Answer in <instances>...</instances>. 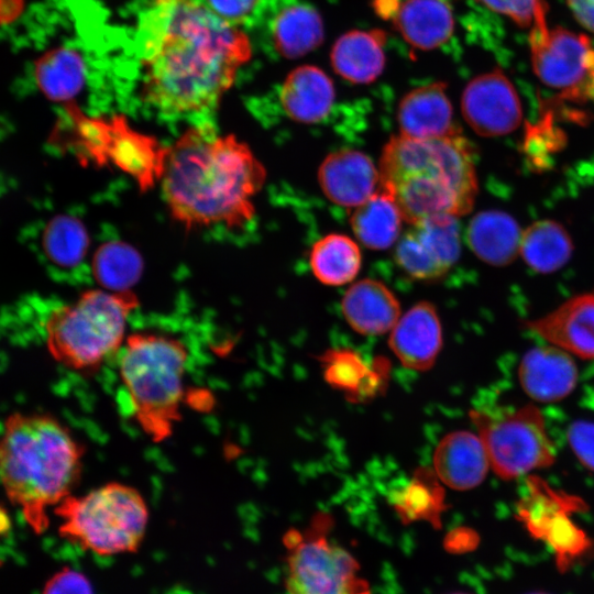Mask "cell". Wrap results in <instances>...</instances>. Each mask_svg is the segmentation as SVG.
<instances>
[{"mask_svg":"<svg viewBox=\"0 0 594 594\" xmlns=\"http://www.w3.org/2000/svg\"><path fill=\"white\" fill-rule=\"evenodd\" d=\"M135 47L144 101L164 114L215 108L252 55L248 35L206 0H148Z\"/></svg>","mask_w":594,"mask_h":594,"instance_id":"obj_1","label":"cell"},{"mask_svg":"<svg viewBox=\"0 0 594 594\" xmlns=\"http://www.w3.org/2000/svg\"><path fill=\"white\" fill-rule=\"evenodd\" d=\"M266 170L234 134L190 128L167 148L162 189L174 221L186 230L242 229L255 216Z\"/></svg>","mask_w":594,"mask_h":594,"instance_id":"obj_2","label":"cell"},{"mask_svg":"<svg viewBox=\"0 0 594 594\" xmlns=\"http://www.w3.org/2000/svg\"><path fill=\"white\" fill-rule=\"evenodd\" d=\"M85 447L56 417L12 413L0 435V482L36 534L48 527L47 510L78 483Z\"/></svg>","mask_w":594,"mask_h":594,"instance_id":"obj_3","label":"cell"},{"mask_svg":"<svg viewBox=\"0 0 594 594\" xmlns=\"http://www.w3.org/2000/svg\"><path fill=\"white\" fill-rule=\"evenodd\" d=\"M381 188L409 224L471 211L479 191L474 150L461 132L437 139L392 136L378 165Z\"/></svg>","mask_w":594,"mask_h":594,"instance_id":"obj_4","label":"cell"},{"mask_svg":"<svg viewBox=\"0 0 594 594\" xmlns=\"http://www.w3.org/2000/svg\"><path fill=\"white\" fill-rule=\"evenodd\" d=\"M120 352L119 375L133 418L151 441L162 443L182 419L189 351L175 337L138 331L127 336Z\"/></svg>","mask_w":594,"mask_h":594,"instance_id":"obj_5","label":"cell"},{"mask_svg":"<svg viewBox=\"0 0 594 594\" xmlns=\"http://www.w3.org/2000/svg\"><path fill=\"white\" fill-rule=\"evenodd\" d=\"M139 306L131 290L89 289L54 309L45 322L52 358L84 375L97 373L127 339L129 316Z\"/></svg>","mask_w":594,"mask_h":594,"instance_id":"obj_6","label":"cell"},{"mask_svg":"<svg viewBox=\"0 0 594 594\" xmlns=\"http://www.w3.org/2000/svg\"><path fill=\"white\" fill-rule=\"evenodd\" d=\"M54 514L61 519L63 538L101 557L135 552L150 517L141 492L121 482H108L80 496L72 494Z\"/></svg>","mask_w":594,"mask_h":594,"instance_id":"obj_7","label":"cell"},{"mask_svg":"<svg viewBox=\"0 0 594 594\" xmlns=\"http://www.w3.org/2000/svg\"><path fill=\"white\" fill-rule=\"evenodd\" d=\"M471 417L490 468L501 479H517L554 462V446L537 407L475 410Z\"/></svg>","mask_w":594,"mask_h":594,"instance_id":"obj_8","label":"cell"},{"mask_svg":"<svg viewBox=\"0 0 594 594\" xmlns=\"http://www.w3.org/2000/svg\"><path fill=\"white\" fill-rule=\"evenodd\" d=\"M547 6L542 0L535 13L529 34L531 65L535 75L549 88L572 101L588 99L594 72V47L584 34L562 26L549 28Z\"/></svg>","mask_w":594,"mask_h":594,"instance_id":"obj_9","label":"cell"},{"mask_svg":"<svg viewBox=\"0 0 594 594\" xmlns=\"http://www.w3.org/2000/svg\"><path fill=\"white\" fill-rule=\"evenodd\" d=\"M287 594H367L358 563L323 537H287Z\"/></svg>","mask_w":594,"mask_h":594,"instance_id":"obj_10","label":"cell"},{"mask_svg":"<svg viewBox=\"0 0 594 594\" xmlns=\"http://www.w3.org/2000/svg\"><path fill=\"white\" fill-rule=\"evenodd\" d=\"M410 226L396 242L394 258L397 265L418 280L443 277L460 256L458 218L437 216Z\"/></svg>","mask_w":594,"mask_h":594,"instance_id":"obj_11","label":"cell"},{"mask_svg":"<svg viewBox=\"0 0 594 594\" xmlns=\"http://www.w3.org/2000/svg\"><path fill=\"white\" fill-rule=\"evenodd\" d=\"M461 110L471 129L482 136H501L522 121L519 96L506 75L494 69L473 78L464 88Z\"/></svg>","mask_w":594,"mask_h":594,"instance_id":"obj_12","label":"cell"},{"mask_svg":"<svg viewBox=\"0 0 594 594\" xmlns=\"http://www.w3.org/2000/svg\"><path fill=\"white\" fill-rule=\"evenodd\" d=\"M547 343L571 355L594 359V292L575 295L544 316L527 322Z\"/></svg>","mask_w":594,"mask_h":594,"instance_id":"obj_13","label":"cell"},{"mask_svg":"<svg viewBox=\"0 0 594 594\" xmlns=\"http://www.w3.org/2000/svg\"><path fill=\"white\" fill-rule=\"evenodd\" d=\"M167 148L134 131L121 117L105 119L101 158L111 160L144 189L161 179Z\"/></svg>","mask_w":594,"mask_h":594,"instance_id":"obj_14","label":"cell"},{"mask_svg":"<svg viewBox=\"0 0 594 594\" xmlns=\"http://www.w3.org/2000/svg\"><path fill=\"white\" fill-rule=\"evenodd\" d=\"M318 180L326 197L343 207H358L381 188L378 168L366 154L351 148L329 154Z\"/></svg>","mask_w":594,"mask_h":594,"instance_id":"obj_15","label":"cell"},{"mask_svg":"<svg viewBox=\"0 0 594 594\" xmlns=\"http://www.w3.org/2000/svg\"><path fill=\"white\" fill-rule=\"evenodd\" d=\"M389 346L405 367L429 370L442 348L441 322L435 306L420 301L403 315L392 329Z\"/></svg>","mask_w":594,"mask_h":594,"instance_id":"obj_16","label":"cell"},{"mask_svg":"<svg viewBox=\"0 0 594 594\" xmlns=\"http://www.w3.org/2000/svg\"><path fill=\"white\" fill-rule=\"evenodd\" d=\"M518 378L524 392L532 399L553 403L563 399L574 389L578 367L571 354L546 344L524 354Z\"/></svg>","mask_w":594,"mask_h":594,"instance_id":"obj_17","label":"cell"},{"mask_svg":"<svg viewBox=\"0 0 594 594\" xmlns=\"http://www.w3.org/2000/svg\"><path fill=\"white\" fill-rule=\"evenodd\" d=\"M399 135L426 140L459 132L453 121V110L441 81L417 87L400 100L397 110Z\"/></svg>","mask_w":594,"mask_h":594,"instance_id":"obj_18","label":"cell"},{"mask_svg":"<svg viewBox=\"0 0 594 594\" xmlns=\"http://www.w3.org/2000/svg\"><path fill=\"white\" fill-rule=\"evenodd\" d=\"M433 468L439 480L457 491L480 485L491 469L481 438L466 430L450 432L439 441Z\"/></svg>","mask_w":594,"mask_h":594,"instance_id":"obj_19","label":"cell"},{"mask_svg":"<svg viewBox=\"0 0 594 594\" xmlns=\"http://www.w3.org/2000/svg\"><path fill=\"white\" fill-rule=\"evenodd\" d=\"M341 311L354 331L378 336L394 328L400 316V305L385 284L364 278L352 284L344 293Z\"/></svg>","mask_w":594,"mask_h":594,"instance_id":"obj_20","label":"cell"},{"mask_svg":"<svg viewBox=\"0 0 594 594\" xmlns=\"http://www.w3.org/2000/svg\"><path fill=\"white\" fill-rule=\"evenodd\" d=\"M336 99L330 77L319 67L301 65L285 78L279 100L285 113L300 123H316L330 112Z\"/></svg>","mask_w":594,"mask_h":594,"instance_id":"obj_21","label":"cell"},{"mask_svg":"<svg viewBox=\"0 0 594 594\" xmlns=\"http://www.w3.org/2000/svg\"><path fill=\"white\" fill-rule=\"evenodd\" d=\"M386 34L382 30H353L333 44L330 61L334 72L354 84L374 81L385 66Z\"/></svg>","mask_w":594,"mask_h":594,"instance_id":"obj_22","label":"cell"},{"mask_svg":"<svg viewBox=\"0 0 594 594\" xmlns=\"http://www.w3.org/2000/svg\"><path fill=\"white\" fill-rule=\"evenodd\" d=\"M393 24L411 46L430 51L444 44L454 30V16L447 0H405Z\"/></svg>","mask_w":594,"mask_h":594,"instance_id":"obj_23","label":"cell"},{"mask_svg":"<svg viewBox=\"0 0 594 594\" xmlns=\"http://www.w3.org/2000/svg\"><path fill=\"white\" fill-rule=\"evenodd\" d=\"M521 231L517 221L506 212L482 211L470 221L466 242L483 262L505 266L519 255Z\"/></svg>","mask_w":594,"mask_h":594,"instance_id":"obj_24","label":"cell"},{"mask_svg":"<svg viewBox=\"0 0 594 594\" xmlns=\"http://www.w3.org/2000/svg\"><path fill=\"white\" fill-rule=\"evenodd\" d=\"M403 221L393 197L380 188L355 207L350 223L360 243L372 250H385L397 242Z\"/></svg>","mask_w":594,"mask_h":594,"instance_id":"obj_25","label":"cell"},{"mask_svg":"<svg viewBox=\"0 0 594 594\" xmlns=\"http://www.w3.org/2000/svg\"><path fill=\"white\" fill-rule=\"evenodd\" d=\"M272 34L274 46L282 56L299 58L322 43L324 37L322 18L310 4H293L276 15Z\"/></svg>","mask_w":594,"mask_h":594,"instance_id":"obj_26","label":"cell"},{"mask_svg":"<svg viewBox=\"0 0 594 594\" xmlns=\"http://www.w3.org/2000/svg\"><path fill=\"white\" fill-rule=\"evenodd\" d=\"M573 243L565 228L554 220H539L521 232L519 255L535 272L549 274L571 258Z\"/></svg>","mask_w":594,"mask_h":594,"instance_id":"obj_27","label":"cell"},{"mask_svg":"<svg viewBox=\"0 0 594 594\" xmlns=\"http://www.w3.org/2000/svg\"><path fill=\"white\" fill-rule=\"evenodd\" d=\"M309 264L320 283L341 286L358 275L362 254L358 243L351 238L331 233L315 242L309 254Z\"/></svg>","mask_w":594,"mask_h":594,"instance_id":"obj_28","label":"cell"},{"mask_svg":"<svg viewBox=\"0 0 594 594\" xmlns=\"http://www.w3.org/2000/svg\"><path fill=\"white\" fill-rule=\"evenodd\" d=\"M84 58L75 50L58 47L45 53L36 63L35 77L43 94L55 101H68L84 86Z\"/></svg>","mask_w":594,"mask_h":594,"instance_id":"obj_29","label":"cell"},{"mask_svg":"<svg viewBox=\"0 0 594 594\" xmlns=\"http://www.w3.org/2000/svg\"><path fill=\"white\" fill-rule=\"evenodd\" d=\"M143 262L132 246L123 242L102 244L92 258V273L105 289L124 292L141 276Z\"/></svg>","mask_w":594,"mask_h":594,"instance_id":"obj_30","label":"cell"},{"mask_svg":"<svg viewBox=\"0 0 594 594\" xmlns=\"http://www.w3.org/2000/svg\"><path fill=\"white\" fill-rule=\"evenodd\" d=\"M42 243L51 262L62 267H72L82 261L89 239L78 219L57 216L47 223Z\"/></svg>","mask_w":594,"mask_h":594,"instance_id":"obj_31","label":"cell"},{"mask_svg":"<svg viewBox=\"0 0 594 594\" xmlns=\"http://www.w3.org/2000/svg\"><path fill=\"white\" fill-rule=\"evenodd\" d=\"M568 441L579 461L594 471V422L575 421L566 432Z\"/></svg>","mask_w":594,"mask_h":594,"instance_id":"obj_32","label":"cell"},{"mask_svg":"<svg viewBox=\"0 0 594 594\" xmlns=\"http://www.w3.org/2000/svg\"><path fill=\"white\" fill-rule=\"evenodd\" d=\"M485 7L512 19L518 26H531L542 0H477Z\"/></svg>","mask_w":594,"mask_h":594,"instance_id":"obj_33","label":"cell"},{"mask_svg":"<svg viewBox=\"0 0 594 594\" xmlns=\"http://www.w3.org/2000/svg\"><path fill=\"white\" fill-rule=\"evenodd\" d=\"M363 366L352 353H339L328 367V377L331 383L342 387H352L361 381Z\"/></svg>","mask_w":594,"mask_h":594,"instance_id":"obj_34","label":"cell"},{"mask_svg":"<svg viewBox=\"0 0 594 594\" xmlns=\"http://www.w3.org/2000/svg\"><path fill=\"white\" fill-rule=\"evenodd\" d=\"M43 594H92V587L80 572L64 569L48 580Z\"/></svg>","mask_w":594,"mask_h":594,"instance_id":"obj_35","label":"cell"},{"mask_svg":"<svg viewBox=\"0 0 594 594\" xmlns=\"http://www.w3.org/2000/svg\"><path fill=\"white\" fill-rule=\"evenodd\" d=\"M227 21L239 25L256 9L260 0H206Z\"/></svg>","mask_w":594,"mask_h":594,"instance_id":"obj_36","label":"cell"},{"mask_svg":"<svg viewBox=\"0 0 594 594\" xmlns=\"http://www.w3.org/2000/svg\"><path fill=\"white\" fill-rule=\"evenodd\" d=\"M433 501L426 486L422 483L409 486L404 493L403 509L410 516L420 517L430 509Z\"/></svg>","mask_w":594,"mask_h":594,"instance_id":"obj_37","label":"cell"},{"mask_svg":"<svg viewBox=\"0 0 594 594\" xmlns=\"http://www.w3.org/2000/svg\"><path fill=\"white\" fill-rule=\"evenodd\" d=\"M575 20L594 33V0H566Z\"/></svg>","mask_w":594,"mask_h":594,"instance_id":"obj_38","label":"cell"},{"mask_svg":"<svg viewBox=\"0 0 594 594\" xmlns=\"http://www.w3.org/2000/svg\"><path fill=\"white\" fill-rule=\"evenodd\" d=\"M592 99L594 101V72L591 78L590 88H588V99Z\"/></svg>","mask_w":594,"mask_h":594,"instance_id":"obj_39","label":"cell"},{"mask_svg":"<svg viewBox=\"0 0 594 594\" xmlns=\"http://www.w3.org/2000/svg\"><path fill=\"white\" fill-rule=\"evenodd\" d=\"M529 594H548V593H544V592H534V593H529Z\"/></svg>","mask_w":594,"mask_h":594,"instance_id":"obj_40","label":"cell"}]
</instances>
